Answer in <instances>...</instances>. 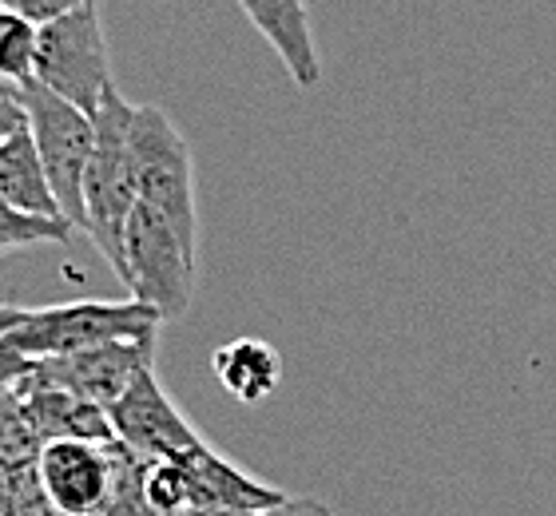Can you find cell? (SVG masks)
I'll list each match as a JSON object with an SVG mask.
<instances>
[{
    "mask_svg": "<svg viewBox=\"0 0 556 516\" xmlns=\"http://www.w3.org/2000/svg\"><path fill=\"white\" fill-rule=\"evenodd\" d=\"M143 496L155 516H191V489L179 457H160L143 465Z\"/></svg>",
    "mask_w": 556,
    "mask_h": 516,
    "instance_id": "2e32d148",
    "label": "cell"
},
{
    "mask_svg": "<svg viewBox=\"0 0 556 516\" xmlns=\"http://www.w3.org/2000/svg\"><path fill=\"white\" fill-rule=\"evenodd\" d=\"M239 9L258 28V36L275 48V56L282 60L290 80L306 92L323 84V60H318V45H314L306 0H239Z\"/></svg>",
    "mask_w": 556,
    "mask_h": 516,
    "instance_id": "7c38bea8",
    "label": "cell"
},
{
    "mask_svg": "<svg viewBox=\"0 0 556 516\" xmlns=\"http://www.w3.org/2000/svg\"><path fill=\"white\" fill-rule=\"evenodd\" d=\"M36 36H40V24L12 12L0 0V80L12 88L36 80Z\"/></svg>",
    "mask_w": 556,
    "mask_h": 516,
    "instance_id": "9a60e30c",
    "label": "cell"
},
{
    "mask_svg": "<svg viewBox=\"0 0 556 516\" xmlns=\"http://www.w3.org/2000/svg\"><path fill=\"white\" fill-rule=\"evenodd\" d=\"M0 96H4V100H16V96H21V88H12V84L0 80Z\"/></svg>",
    "mask_w": 556,
    "mask_h": 516,
    "instance_id": "cb8c5ba5",
    "label": "cell"
},
{
    "mask_svg": "<svg viewBox=\"0 0 556 516\" xmlns=\"http://www.w3.org/2000/svg\"><path fill=\"white\" fill-rule=\"evenodd\" d=\"M0 516H60L48 501L36 461L0 469Z\"/></svg>",
    "mask_w": 556,
    "mask_h": 516,
    "instance_id": "ac0fdd59",
    "label": "cell"
},
{
    "mask_svg": "<svg viewBox=\"0 0 556 516\" xmlns=\"http://www.w3.org/2000/svg\"><path fill=\"white\" fill-rule=\"evenodd\" d=\"M184 473L187 489H191V516L195 513H247V508H270L278 501H287L290 493L275 489V484L258 481L247 469H239L235 461L203 441L191 453H184Z\"/></svg>",
    "mask_w": 556,
    "mask_h": 516,
    "instance_id": "30bf717a",
    "label": "cell"
},
{
    "mask_svg": "<svg viewBox=\"0 0 556 516\" xmlns=\"http://www.w3.org/2000/svg\"><path fill=\"white\" fill-rule=\"evenodd\" d=\"M195 516H338L318 496H287L270 508H247V513H195Z\"/></svg>",
    "mask_w": 556,
    "mask_h": 516,
    "instance_id": "d6986e66",
    "label": "cell"
},
{
    "mask_svg": "<svg viewBox=\"0 0 556 516\" xmlns=\"http://www.w3.org/2000/svg\"><path fill=\"white\" fill-rule=\"evenodd\" d=\"M163 322L167 318L160 310L139 299H80L64 302V306L28 310L4 338L36 362V357L76 354L88 345L124 342V338H160Z\"/></svg>",
    "mask_w": 556,
    "mask_h": 516,
    "instance_id": "7a4b0ae2",
    "label": "cell"
},
{
    "mask_svg": "<svg viewBox=\"0 0 556 516\" xmlns=\"http://www.w3.org/2000/svg\"><path fill=\"white\" fill-rule=\"evenodd\" d=\"M199 251L179 230L151 211L148 203H136L124 239V287L131 299L155 306L167 322L184 318L195 299Z\"/></svg>",
    "mask_w": 556,
    "mask_h": 516,
    "instance_id": "5b68a950",
    "label": "cell"
},
{
    "mask_svg": "<svg viewBox=\"0 0 556 516\" xmlns=\"http://www.w3.org/2000/svg\"><path fill=\"white\" fill-rule=\"evenodd\" d=\"M24 314H28L24 306H0V338H4V333H9L12 326L24 318Z\"/></svg>",
    "mask_w": 556,
    "mask_h": 516,
    "instance_id": "603a6c76",
    "label": "cell"
},
{
    "mask_svg": "<svg viewBox=\"0 0 556 516\" xmlns=\"http://www.w3.org/2000/svg\"><path fill=\"white\" fill-rule=\"evenodd\" d=\"M211 369L235 402L263 405L282 381V354L263 338H235L211 354Z\"/></svg>",
    "mask_w": 556,
    "mask_h": 516,
    "instance_id": "4fadbf2b",
    "label": "cell"
},
{
    "mask_svg": "<svg viewBox=\"0 0 556 516\" xmlns=\"http://www.w3.org/2000/svg\"><path fill=\"white\" fill-rule=\"evenodd\" d=\"M16 398H21L24 417L33 421V429L48 441L60 437H84V441H112V421H108L104 405L88 402L80 393L64 390L56 381H48L36 374V366L16 381Z\"/></svg>",
    "mask_w": 556,
    "mask_h": 516,
    "instance_id": "8fae6325",
    "label": "cell"
},
{
    "mask_svg": "<svg viewBox=\"0 0 556 516\" xmlns=\"http://www.w3.org/2000/svg\"><path fill=\"white\" fill-rule=\"evenodd\" d=\"M0 254H4V247H0Z\"/></svg>",
    "mask_w": 556,
    "mask_h": 516,
    "instance_id": "d4e9b609",
    "label": "cell"
},
{
    "mask_svg": "<svg viewBox=\"0 0 556 516\" xmlns=\"http://www.w3.org/2000/svg\"><path fill=\"white\" fill-rule=\"evenodd\" d=\"M68 218H45L28 215L21 206H12L9 199H0V247L16 251V247H40V242H68L72 239Z\"/></svg>",
    "mask_w": 556,
    "mask_h": 516,
    "instance_id": "e0dca14e",
    "label": "cell"
},
{
    "mask_svg": "<svg viewBox=\"0 0 556 516\" xmlns=\"http://www.w3.org/2000/svg\"><path fill=\"white\" fill-rule=\"evenodd\" d=\"M36 362L28 354H21L16 345L9 342V338H0V390H9V386H16V381L33 369Z\"/></svg>",
    "mask_w": 556,
    "mask_h": 516,
    "instance_id": "44dd1931",
    "label": "cell"
},
{
    "mask_svg": "<svg viewBox=\"0 0 556 516\" xmlns=\"http://www.w3.org/2000/svg\"><path fill=\"white\" fill-rule=\"evenodd\" d=\"M131 148H136L139 203L160 211L179 235L199 251V203H195V160L172 115L155 103H136L131 115Z\"/></svg>",
    "mask_w": 556,
    "mask_h": 516,
    "instance_id": "3957f363",
    "label": "cell"
},
{
    "mask_svg": "<svg viewBox=\"0 0 556 516\" xmlns=\"http://www.w3.org/2000/svg\"><path fill=\"white\" fill-rule=\"evenodd\" d=\"M4 4H9L12 12L28 16L33 24H48V21H56V16H64V12L88 4V0H4Z\"/></svg>",
    "mask_w": 556,
    "mask_h": 516,
    "instance_id": "ffe728a7",
    "label": "cell"
},
{
    "mask_svg": "<svg viewBox=\"0 0 556 516\" xmlns=\"http://www.w3.org/2000/svg\"><path fill=\"white\" fill-rule=\"evenodd\" d=\"M0 199H9L12 206H21L28 215L64 218L28 124H21L16 131L0 139Z\"/></svg>",
    "mask_w": 556,
    "mask_h": 516,
    "instance_id": "5bb4252c",
    "label": "cell"
},
{
    "mask_svg": "<svg viewBox=\"0 0 556 516\" xmlns=\"http://www.w3.org/2000/svg\"><path fill=\"white\" fill-rule=\"evenodd\" d=\"M108 421H112L116 441H124L143 461L184 457L195 445H203L199 429L187 421L184 413H179V405L160 386L155 366L143 369L128 390L119 393L116 405H108Z\"/></svg>",
    "mask_w": 556,
    "mask_h": 516,
    "instance_id": "ba28073f",
    "label": "cell"
},
{
    "mask_svg": "<svg viewBox=\"0 0 556 516\" xmlns=\"http://www.w3.org/2000/svg\"><path fill=\"white\" fill-rule=\"evenodd\" d=\"M40 481L60 516H104L116 489V437L84 441L60 437L40 449Z\"/></svg>",
    "mask_w": 556,
    "mask_h": 516,
    "instance_id": "52a82bcc",
    "label": "cell"
},
{
    "mask_svg": "<svg viewBox=\"0 0 556 516\" xmlns=\"http://www.w3.org/2000/svg\"><path fill=\"white\" fill-rule=\"evenodd\" d=\"M155 342L160 338H124V342L88 345L76 354L36 357V374L108 410L143 369L155 366Z\"/></svg>",
    "mask_w": 556,
    "mask_h": 516,
    "instance_id": "9c48e42d",
    "label": "cell"
},
{
    "mask_svg": "<svg viewBox=\"0 0 556 516\" xmlns=\"http://www.w3.org/2000/svg\"><path fill=\"white\" fill-rule=\"evenodd\" d=\"M131 115L136 103L119 96L112 84L96 119V148L84 175V235L96 242L104 263L124 282V239H128L131 211L139 203L136 148H131Z\"/></svg>",
    "mask_w": 556,
    "mask_h": 516,
    "instance_id": "6da1fadb",
    "label": "cell"
},
{
    "mask_svg": "<svg viewBox=\"0 0 556 516\" xmlns=\"http://www.w3.org/2000/svg\"><path fill=\"white\" fill-rule=\"evenodd\" d=\"M16 100H21L24 124L36 139V151H40L52 196L60 203V215L68 218L76 230H84V175L92 163L96 119L64 96L48 92L40 80L24 84Z\"/></svg>",
    "mask_w": 556,
    "mask_h": 516,
    "instance_id": "277c9868",
    "label": "cell"
},
{
    "mask_svg": "<svg viewBox=\"0 0 556 516\" xmlns=\"http://www.w3.org/2000/svg\"><path fill=\"white\" fill-rule=\"evenodd\" d=\"M21 124H24L21 100H0V139L9 136V131H16Z\"/></svg>",
    "mask_w": 556,
    "mask_h": 516,
    "instance_id": "7402d4cb",
    "label": "cell"
},
{
    "mask_svg": "<svg viewBox=\"0 0 556 516\" xmlns=\"http://www.w3.org/2000/svg\"><path fill=\"white\" fill-rule=\"evenodd\" d=\"M36 80L45 84L48 92L84 108L88 115L100 112L104 92L116 80H112V56H108V36L104 24H100L96 0L64 12L56 21L40 24V36H36Z\"/></svg>",
    "mask_w": 556,
    "mask_h": 516,
    "instance_id": "8992f818",
    "label": "cell"
}]
</instances>
